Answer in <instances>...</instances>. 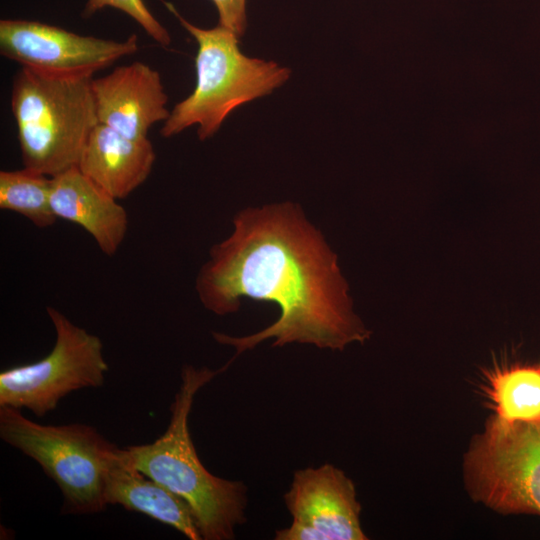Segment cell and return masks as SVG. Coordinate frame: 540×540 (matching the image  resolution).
Masks as SVG:
<instances>
[{
  "instance_id": "cell-3",
  "label": "cell",
  "mask_w": 540,
  "mask_h": 540,
  "mask_svg": "<svg viewBox=\"0 0 540 540\" xmlns=\"http://www.w3.org/2000/svg\"><path fill=\"white\" fill-rule=\"evenodd\" d=\"M92 76H56L22 67L14 76L11 110L25 168L54 177L77 166L99 123Z\"/></svg>"
},
{
  "instance_id": "cell-15",
  "label": "cell",
  "mask_w": 540,
  "mask_h": 540,
  "mask_svg": "<svg viewBox=\"0 0 540 540\" xmlns=\"http://www.w3.org/2000/svg\"><path fill=\"white\" fill-rule=\"evenodd\" d=\"M52 177L23 168L0 172V208L13 211L39 228L52 226L57 217L51 207Z\"/></svg>"
},
{
  "instance_id": "cell-1",
  "label": "cell",
  "mask_w": 540,
  "mask_h": 540,
  "mask_svg": "<svg viewBox=\"0 0 540 540\" xmlns=\"http://www.w3.org/2000/svg\"><path fill=\"white\" fill-rule=\"evenodd\" d=\"M196 290L217 315L237 311L242 297L278 306L279 318L260 332L243 337L213 332L236 356L269 338L275 339L273 346L297 342L343 350L370 337L352 310L337 256L292 203L236 215L232 235L211 248Z\"/></svg>"
},
{
  "instance_id": "cell-6",
  "label": "cell",
  "mask_w": 540,
  "mask_h": 540,
  "mask_svg": "<svg viewBox=\"0 0 540 540\" xmlns=\"http://www.w3.org/2000/svg\"><path fill=\"white\" fill-rule=\"evenodd\" d=\"M464 478L470 496L496 512L540 515V421L491 417L465 454Z\"/></svg>"
},
{
  "instance_id": "cell-10",
  "label": "cell",
  "mask_w": 540,
  "mask_h": 540,
  "mask_svg": "<svg viewBox=\"0 0 540 540\" xmlns=\"http://www.w3.org/2000/svg\"><path fill=\"white\" fill-rule=\"evenodd\" d=\"M92 91L98 122L132 139L148 138L149 129L170 115L160 74L142 62L93 78Z\"/></svg>"
},
{
  "instance_id": "cell-5",
  "label": "cell",
  "mask_w": 540,
  "mask_h": 540,
  "mask_svg": "<svg viewBox=\"0 0 540 540\" xmlns=\"http://www.w3.org/2000/svg\"><path fill=\"white\" fill-rule=\"evenodd\" d=\"M0 437L36 461L62 492L67 514H94L108 505L109 473L122 454L91 425H44L20 409L0 406Z\"/></svg>"
},
{
  "instance_id": "cell-11",
  "label": "cell",
  "mask_w": 540,
  "mask_h": 540,
  "mask_svg": "<svg viewBox=\"0 0 540 540\" xmlns=\"http://www.w3.org/2000/svg\"><path fill=\"white\" fill-rule=\"evenodd\" d=\"M51 207L57 219L87 231L107 256L116 254L125 239L126 210L77 166L52 177Z\"/></svg>"
},
{
  "instance_id": "cell-13",
  "label": "cell",
  "mask_w": 540,
  "mask_h": 540,
  "mask_svg": "<svg viewBox=\"0 0 540 540\" xmlns=\"http://www.w3.org/2000/svg\"><path fill=\"white\" fill-rule=\"evenodd\" d=\"M107 505L149 516L166 524L190 540H201L190 506L165 486L148 477L128 460L125 448L111 469L105 491Z\"/></svg>"
},
{
  "instance_id": "cell-8",
  "label": "cell",
  "mask_w": 540,
  "mask_h": 540,
  "mask_svg": "<svg viewBox=\"0 0 540 540\" xmlns=\"http://www.w3.org/2000/svg\"><path fill=\"white\" fill-rule=\"evenodd\" d=\"M138 50L136 34L124 41L80 35L31 20L0 21V51L22 67L56 76H93Z\"/></svg>"
},
{
  "instance_id": "cell-12",
  "label": "cell",
  "mask_w": 540,
  "mask_h": 540,
  "mask_svg": "<svg viewBox=\"0 0 540 540\" xmlns=\"http://www.w3.org/2000/svg\"><path fill=\"white\" fill-rule=\"evenodd\" d=\"M156 159L148 138L132 139L98 123L90 133L77 167L115 199H124L142 185Z\"/></svg>"
},
{
  "instance_id": "cell-14",
  "label": "cell",
  "mask_w": 540,
  "mask_h": 540,
  "mask_svg": "<svg viewBox=\"0 0 540 540\" xmlns=\"http://www.w3.org/2000/svg\"><path fill=\"white\" fill-rule=\"evenodd\" d=\"M486 384L497 418L507 423L540 421V361L493 369Z\"/></svg>"
},
{
  "instance_id": "cell-7",
  "label": "cell",
  "mask_w": 540,
  "mask_h": 540,
  "mask_svg": "<svg viewBox=\"0 0 540 540\" xmlns=\"http://www.w3.org/2000/svg\"><path fill=\"white\" fill-rule=\"evenodd\" d=\"M46 311L56 333L52 350L36 362L0 373V406L28 409L38 417L73 391L102 386L109 370L98 336L52 306Z\"/></svg>"
},
{
  "instance_id": "cell-4",
  "label": "cell",
  "mask_w": 540,
  "mask_h": 540,
  "mask_svg": "<svg viewBox=\"0 0 540 540\" xmlns=\"http://www.w3.org/2000/svg\"><path fill=\"white\" fill-rule=\"evenodd\" d=\"M167 8L194 37L196 85L192 93L175 105L160 134L172 137L198 125V136H213L225 118L240 105L270 94L290 77V70L273 61L245 56L233 31L218 25L203 29L184 19L175 7Z\"/></svg>"
},
{
  "instance_id": "cell-9",
  "label": "cell",
  "mask_w": 540,
  "mask_h": 540,
  "mask_svg": "<svg viewBox=\"0 0 540 540\" xmlns=\"http://www.w3.org/2000/svg\"><path fill=\"white\" fill-rule=\"evenodd\" d=\"M283 498L292 522L275 532L276 540L367 539L355 486L332 464L295 471Z\"/></svg>"
},
{
  "instance_id": "cell-17",
  "label": "cell",
  "mask_w": 540,
  "mask_h": 540,
  "mask_svg": "<svg viewBox=\"0 0 540 540\" xmlns=\"http://www.w3.org/2000/svg\"><path fill=\"white\" fill-rule=\"evenodd\" d=\"M215 4L219 25L233 31L238 37L244 35L247 26L246 0H212Z\"/></svg>"
},
{
  "instance_id": "cell-16",
  "label": "cell",
  "mask_w": 540,
  "mask_h": 540,
  "mask_svg": "<svg viewBox=\"0 0 540 540\" xmlns=\"http://www.w3.org/2000/svg\"><path fill=\"white\" fill-rule=\"evenodd\" d=\"M105 7H113L128 14L158 44L168 46L171 43L170 34L152 15L143 0H87L83 15L89 17Z\"/></svg>"
},
{
  "instance_id": "cell-2",
  "label": "cell",
  "mask_w": 540,
  "mask_h": 540,
  "mask_svg": "<svg viewBox=\"0 0 540 540\" xmlns=\"http://www.w3.org/2000/svg\"><path fill=\"white\" fill-rule=\"evenodd\" d=\"M229 366L217 370L187 365L170 406L166 431L151 443L125 447L131 464L181 497L191 508L204 540H231L246 521L247 487L210 473L200 461L188 419L197 392Z\"/></svg>"
}]
</instances>
